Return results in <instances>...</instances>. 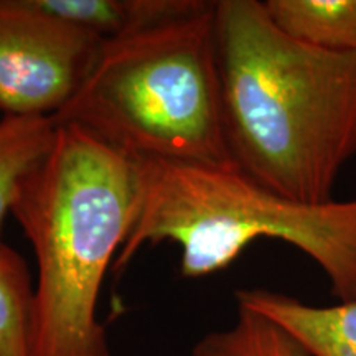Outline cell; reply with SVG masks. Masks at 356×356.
<instances>
[{"label":"cell","mask_w":356,"mask_h":356,"mask_svg":"<svg viewBox=\"0 0 356 356\" xmlns=\"http://www.w3.org/2000/svg\"><path fill=\"white\" fill-rule=\"evenodd\" d=\"M215 37L233 165L282 197L330 202L356 155V55L289 37L259 0L215 2Z\"/></svg>","instance_id":"obj_1"},{"label":"cell","mask_w":356,"mask_h":356,"mask_svg":"<svg viewBox=\"0 0 356 356\" xmlns=\"http://www.w3.org/2000/svg\"><path fill=\"white\" fill-rule=\"evenodd\" d=\"M137 208L136 162L74 124H58L10 211L37 259L32 356H113L97 304Z\"/></svg>","instance_id":"obj_2"},{"label":"cell","mask_w":356,"mask_h":356,"mask_svg":"<svg viewBox=\"0 0 356 356\" xmlns=\"http://www.w3.org/2000/svg\"><path fill=\"white\" fill-rule=\"evenodd\" d=\"M53 118L132 162L236 168L222 126L215 2L102 43L81 88Z\"/></svg>","instance_id":"obj_3"},{"label":"cell","mask_w":356,"mask_h":356,"mask_svg":"<svg viewBox=\"0 0 356 356\" xmlns=\"http://www.w3.org/2000/svg\"><path fill=\"white\" fill-rule=\"evenodd\" d=\"M136 165L139 208L115 273L147 244L172 241L181 252V277H207L257 239H275L314 261L340 302L356 300V198L304 203L264 188L238 168L159 160Z\"/></svg>","instance_id":"obj_4"},{"label":"cell","mask_w":356,"mask_h":356,"mask_svg":"<svg viewBox=\"0 0 356 356\" xmlns=\"http://www.w3.org/2000/svg\"><path fill=\"white\" fill-rule=\"evenodd\" d=\"M101 44L33 0H0V111L56 115L81 88Z\"/></svg>","instance_id":"obj_5"},{"label":"cell","mask_w":356,"mask_h":356,"mask_svg":"<svg viewBox=\"0 0 356 356\" xmlns=\"http://www.w3.org/2000/svg\"><path fill=\"white\" fill-rule=\"evenodd\" d=\"M236 302L282 327L312 356H356V300L320 307L267 289H239Z\"/></svg>","instance_id":"obj_6"},{"label":"cell","mask_w":356,"mask_h":356,"mask_svg":"<svg viewBox=\"0 0 356 356\" xmlns=\"http://www.w3.org/2000/svg\"><path fill=\"white\" fill-rule=\"evenodd\" d=\"M101 43L144 32L202 8L204 0H33Z\"/></svg>","instance_id":"obj_7"},{"label":"cell","mask_w":356,"mask_h":356,"mask_svg":"<svg viewBox=\"0 0 356 356\" xmlns=\"http://www.w3.org/2000/svg\"><path fill=\"white\" fill-rule=\"evenodd\" d=\"M289 37L332 53L356 55V0H266Z\"/></svg>","instance_id":"obj_8"},{"label":"cell","mask_w":356,"mask_h":356,"mask_svg":"<svg viewBox=\"0 0 356 356\" xmlns=\"http://www.w3.org/2000/svg\"><path fill=\"white\" fill-rule=\"evenodd\" d=\"M53 115H8L0 119V241L22 178L50 152L56 132Z\"/></svg>","instance_id":"obj_9"},{"label":"cell","mask_w":356,"mask_h":356,"mask_svg":"<svg viewBox=\"0 0 356 356\" xmlns=\"http://www.w3.org/2000/svg\"><path fill=\"white\" fill-rule=\"evenodd\" d=\"M35 287L29 266L0 241V356H32Z\"/></svg>","instance_id":"obj_10"},{"label":"cell","mask_w":356,"mask_h":356,"mask_svg":"<svg viewBox=\"0 0 356 356\" xmlns=\"http://www.w3.org/2000/svg\"><path fill=\"white\" fill-rule=\"evenodd\" d=\"M191 356H312L291 333L264 315L238 305L234 323L210 332L195 343Z\"/></svg>","instance_id":"obj_11"},{"label":"cell","mask_w":356,"mask_h":356,"mask_svg":"<svg viewBox=\"0 0 356 356\" xmlns=\"http://www.w3.org/2000/svg\"><path fill=\"white\" fill-rule=\"evenodd\" d=\"M3 118V113H2V111H0V119H2Z\"/></svg>","instance_id":"obj_12"}]
</instances>
